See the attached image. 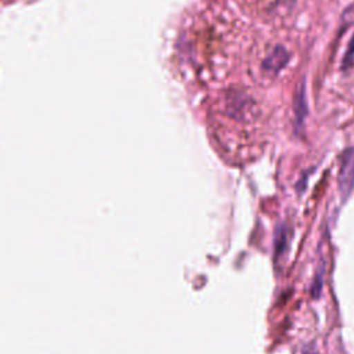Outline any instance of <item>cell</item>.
Returning <instances> with one entry per match:
<instances>
[{"instance_id":"cell-1","label":"cell","mask_w":354,"mask_h":354,"mask_svg":"<svg viewBox=\"0 0 354 354\" xmlns=\"http://www.w3.org/2000/svg\"><path fill=\"white\" fill-rule=\"evenodd\" d=\"M337 183L343 199L348 198L354 191V148H347L343 152Z\"/></svg>"},{"instance_id":"cell-2","label":"cell","mask_w":354,"mask_h":354,"mask_svg":"<svg viewBox=\"0 0 354 354\" xmlns=\"http://www.w3.org/2000/svg\"><path fill=\"white\" fill-rule=\"evenodd\" d=\"M286 61H288V54H286V51H285L283 48H278V50H275V51L271 54V57L267 59L266 66L270 68V69H272V71H278L281 66H283V65L286 64Z\"/></svg>"},{"instance_id":"cell-3","label":"cell","mask_w":354,"mask_h":354,"mask_svg":"<svg viewBox=\"0 0 354 354\" xmlns=\"http://www.w3.org/2000/svg\"><path fill=\"white\" fill-rule=\"evenodd\" d=\"M353 62H354V35L351 36V39H350V41L347 44L344 57H343V69L350 68Z\"/></svg>"},{"instance_id":"cell-4","label":"cell","mask_w":354,"mask_h":354,"mask_svg":"<svg viewBox=\"0 0 354 354\" xmlns=\"http://www.w3.org/2000/svg\"><path fill=\"white\" fill-rule=\"evenodd\" d=\"M296 104H297V106H296V109H297V120L301 122V119H303V116H304V111H306V102H304V95H303V93H300V94L297 95Z\"/></svg>"}]
</instances>
